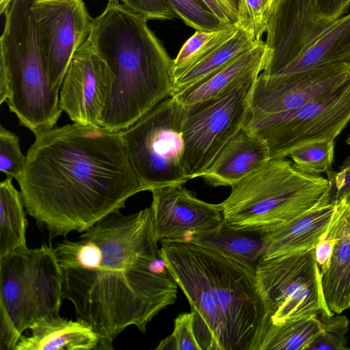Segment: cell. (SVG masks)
<instances>
[{
  "label": "cell",
  "instance_id": "29",
  "mask_svg": "<svg viewBox=\"0 0 350 350\" xmlns=\"http://www.w3.org/2000/svg\"><path fill=\"white\" fill-rule=\"evenodd\" d=\"M275 0H239L236 26L254 42L262 41Z\"/></svg>",
  "mask_w": 350,
  "mask_h": 350
},
{
  "label": "cell",
  "instance_id": "32",
  "mask_svg": "<svg viewBox=\"0 0 350 350\" xmlns=\"http://www.w3.org/2000/svg\"><path fill=\"white\" fill-rule=\"evenodd\" d=\"M26 161L20 148L18 137L0 126V171L16 179L21 174Z\"/></svg>",
  "mask_w": 350,
  "mask_h": 350
},
{
  "label": "cell",
  "instance_id": "34",
  "mask_svg": "<svg viewBox=\"0 0 350 350\" xmlns=\"http://www.w3.org/2000/svg\"><path fill=\"white\" fill-rule=\"evenodd\" d=\"M171 336L176 343V350H202L194 333L191 312L180 314L176 318Z\"/></svg>",
  "mask_w": 350,
  "mask_h": 350
},
{
  "label": "cell",
  "instance_id": "16",
  "mask_svg": "<svg viewBox=\"0 0 350 350\" xmlns=\"http://www.w3.org/2000/svg\"><path fill=\"white\" fill-rule=\"evenodd\" d=\"M183 185L151 190L152 225L159 242L185 239L214 231L224 222L222 206L198 198Z\"/></svg>",
  "mask_w": 350,
  "mask_h": 350
},
{
  "label": "cell",
  "instance_id": "12",
  "mask_svg": "<svg viewBox=\"0 0 350 350\" xmlns=\"http://www.w3.org/2000/svg\"><path fill=\"white\" fill-rule=\"evenodd\" d=\"M31 13L51 85L59 91L72 57L90 36L93 18L83 0H32Z\"/></svg>",
  "mask_w": 350,
  "mask_h": 350
},
{
  "label": "cell",
  "instance_id": "6",
  "mask_svg": "<svg viewBox=\"0 0 350 350\" xmlns=\"http://www.w3.org/2000/svg\"><path fill=\"white\" fill-rule=\"evenodd\" d=\"M221 202L224 224L265 231L310 210L322 199L329 181L299 170L286 158L270 159L231 186Z\"/></svg>",
  "mask_w": 350,
  "mask_h": 350
},
{
  "label": "cell",
  "instance_id": "28",
  "mask_svg": "<svg viewBox=\"0 0 350 350\" xmlns=\"http://www.w3.org/2000/svg\"><path fill=\"white\" fill-rule=\"evenodd\" d=\"M334 140L318 141L295 148L288 155L300 171L314 175L327 174L332 170Z\"/></svg>",
  "mask_w": 350,
  "mask_h": 350
},
{
  "label": "cell",
  "instance_id": "5",
  "mask_svg": "<svg viewBox=\"0 0 350 350\" xmlns=\"http://www.w3.org/2000/svg\"><path fill=\"white\" fill-rule=\"evenodd\" d=\"M32 0H12L0 38V104L35 136L55 126L63 111L51 85L35 33Z\"/></svg>",
  "mask_w": 350,
  "mask_h": 350
},
{
  "label": "cell",
  "instance_id": "8",
  "mask_svg": "<svg viewBox=\"0 0 350 350\" xmlns=\"http://www.w3.org/2000/svg\"><path fill=\"white\" fill-rule=\"evenodd\" d=\"M185 106L165 98L120 132L131 163L146 191L188 181L183 165Z\"/></svg>",
  "mask_w": 350,
  "mask_h": 350
},
{
  "label": "cell",
  "instance_id": "7",
  "mask_svg": "<svg viewBox=\"0 0 350 350\" xmlns=\"http://www.w3.org/2000/svg\"><path fill=\"white\" fill-rule=\"evenodd\" d=\"M64 299L62 273L51 243L0 257V349L14 350L34 322L59 314Z\"/></svg>",
  "mask_w": 350,
  "mask_h": 350
},
{
  "label": "cell",
  "instance_id": "1",
  "mask_svg": "<svg viewBox=\"0 0 350 350\" xmlns=\"http://www.w3.org/2000/svg\"><path fill=\"white\" fill-rule=\"evenodd\" d=\"M151 211L110 214L54 247L63 276L64 297L77 319L100 337V350L128 327L145 333L148 324L173 304L178 284L162 256Z\"/></svg>",
  "mask_w": 350,
  "mask_h": 350
},
{
  "label": "cell",
  "instance_id": "10",
  "mask_svg": "<svg viewBox=\"0 0 350 350\" xmlns=\"http://www.w3.org/2000/svg\"><path fill=\"white\" fill-rule=\"evenodd\" d=\"M349 122L350 80L299 108L250 116L246 125L265 141L271 159H280L286 158L298 146L335 140Z\"/></svg>",
  "mask_w": 350,
  "mask_h": 350
},
{
  "label": "cell",
  "instance_id": "11",
  "mask_svg": "<svg viewBox=\"0 0 350 350\" xmlns=\"http://www.w3.org/2000/svg\"><path fill=\"white\" fill-rule=\"evenodd\" d=\"M255 275L269 312L270 323L335 314L324 299L314 249L262 260Z\"/></svg>",
  "mask_w": 350,
  "mask_h": 350
},
{
  "label": "cell",
  "instance_id": "38",
  "mask_svg": "<svg viewBox=\"0 0 350 350\" xmlns=\"http://www.w3.org/2000/svg\"><path fill=\"white\" fill-rule=\"evenodd\" d=\"M225 25L234 24L229 13L219 0H200ZM235 25V24H234Z\"/></svg>",
  "mask_w": 350,
  "mask_h": 350
},
{
  "label": "cell",
  "instance_id": "23",
  "mask_svg": "<svg viewBox=\"0 0 350 350\" xmlns=\"http://www.w3.org/2000/svg\"><path fill=\"white\" fill-rule=\"evenodd\" d=\"M182 240L219 252L254 271L263 258L262 231L234 229L227 226L224 222L213 232Z\"/></svg>",
  "mask_w": 350,
  "mask_h": 350
},
{
  "label": "cell",
  "instance_id": "26",
  "mask_svg": "<svg viewBox=\"0 0 350 350\" xmlns=\"http://www.w3.org/2000/svg\"><path fill=\"white\" fill-rule=\"evenodd\" d=\"M323 331L318 316L301 317L280 324L269 323L258 350H307Z\"/></svg>",
  "mask_w": 350,
  "mask_h": 350
},
{
  "label": "cell",
  "instance_id": "25",
  "mask_svg": "<svg viewBox=\"0 0 350 350\" xmlns=\"http://www.w3.org/2000/svg\"><path fill=\"white\" fill-rule=\"evenodd\" d=\"M12 178L7 176L0 183V257L27 247L25 206Z\"/></svg>",
  "mask_w": 350,
  "mask_h": 350
},
{
  "label": "cell",
  "instance_id": "37",
  "mask_svg": "<svg viewBox=\"0 0 350 350\" xmlns=\"http://www.w3.org/2000/svg\"><path fill=\"white\" fill-rule=\"evenodd\" d=\"M335 242L334 234L329 228L325 237L314 248V256L321 274L327 269L329 265Z\"/></svg>",
  "mask_w": 350,
  "mask_h": 350
},
{
  "label": "cell",
  "instance_id": "17",
  "mask_svg": "<svg viewBox=\"0 0 350 350\" xmlns=\"http://www.w3.org/2000/svg\"><path fill=\"white\" fill-rule=\"evenodd\" d=\"M344 200L329 187L319 202L296 217L263 231L262 260L314 249L325 237Z\"/></svg>",
  "mask_w": 350,
  "mask_h": 350
},
{
  "label": "cell",
  "instance_id": "2",
  "mask_svg": "<svg viewBox=\"0 0 350 350\" xmlns=\"http://www.w3.org/2000/svg\"><path fill=\"white\" fill-rule=\"evenodd\" d=\"M35 137L16 181L25 211L50 239L83 232L146 191L120 132L74 122Z\"/></svg>",
  "mask_w": 350,
  "mask_h": 350
},
{
  "label": "cell",
  "instance_id": "14",
  "mask_svg": "<svg viewBox=\"0 0 350 350\" xmlns=\"http://www.w3.org/2000/svg\"><path fill=\"white\" fill-rule=\"evenodd\" d=\"M113 75L88 39L75 53L59 90V104L75 123L100 126Z\"/></svg>",
  "mask_w": 350,
  "mask_h": 350
},
{
  "label": "cell",
  "instance_id": "15",
  "mask_svg": "<svg viewBox=\"0 0 350 350\" xmlns=\"http://www.w3.org/2000/svg\"><path fill=\"white\" fill-rule=\"evenodd\" d=\"M334 21L318 15L314 0H275L266 31L267 60L261 73L273 75L287 66Z\"/></svg>",
  "mask_w": 350,
  "mask_h": 350
},
{
  "label": "cell",
  "instance_id": "18",
  "mask_svg": "<svg viewBox=\"0 0 350 350\" xmlns=\"http://www.w3.org/2000/svg\"><path fill=\"white\" fill-rule=\"evenodd\" d=\"M270 159L265 141L245 124L221 148L201 178L213 187H231Z\"/></svg>",
  "mask_w": 350,
  "mask_h": 350
},
{
  "label": "cell",
  "instance_id": "27",
  "mask_svg": "<svg viewBox=\"0 0 350 350\" xmlns=\"http://www.w3.org/2000/svg\"><path fill=\"white\" fill-rule=\"evenodd\" d=\"M237 29L238 27L233 24L215 31L196 30L183 44L176 58L173 59L174 77L232 36Z\"/></svg>",
  "mask_w": 350,
  "mask_h": 350
},
{
  "label": "cell",
  "instance_id": "13",
  "mask_svg": "<svg viewBox=\"0 0 350 350\" xmlns=\"http://www.w3.org/2000/svg\"><path fill=\"white\" fill-rule=\"evenodd\" d=\"M350 80V64L257 77L250 116L269 115L299 108Z\"/></svg>",
  "mask_w": 350,
  "mask_h": 350
},
{
  "label": "cell",
  "instance_id": "4",
  "mask_svg": "<svg viewBox=\"0 0 350 350\" xmlns=\"http://www.w3.org/2000/svg\"><path fill=\"white\" fill-rule=\"evenodd\" d=\"M147 21L118 2L93 18L89 40L113 75L100 118L107 130L126 129L172 94L173 59Z\"/></svg>",
  "mask_w": 350,
  "mask_h": 350
},
{
  "label": "cell",
  "instance_id": "21",
  "mask_svg": "<svg viewBox=\"0 0 350 350\" xmlns=\"http://www.w3.org/2000/svg\"><path fill=\"white\" fill-rule=\"evenodd\" d=\"M267 60V49L262 40L216 72L171 96L184 106L215 97L249 74L262 72Z\"/></svg>",
  "mask_w": 350,
  "mask_h": 350
},
{
  "label": "cell",
  "instance_id": "35",
  "mask_svg": "<svg viewBox=\"0 0 350 350\" xmlns=\"http://www.w3.org/2000/svg\"><path fill=\"white\" fill-rule=\"evenodd\" d=\"M326 174L334 199L347 201L350 198V155L343 161L338 172L332 169Z\"/></svg>",
  "mask_w": 350,
  "mask_h": 350
},
{
  "label": "cell",
  "instance_id": "42",
  "mask_svg": "<svg viewBox=\"0 0 350 350\" xmlns=\"http://www.w3.org/2000/svg\"><path fill=\"white\" fill-rule=\"evenodd\" d=\"M346 144L348 145H350V134L348 135V137L346 139Z\"/></svg>",
  "mask_w": 350,
  "mask_h": 350
},
{
  "label": "cell",
  "instance_id": "43",
  "mask_svg": "<svg viewBox=\"0 0 350 350\" xmlns=\"http://www.w3.org/2000/svg\"><path fill=\"white\" fill-rule=\"evenodd\" d=\"M345 202L350 205V198L347 201H345Z\"/></svg>",
  "mask_w": 350,
  "mask_h": 350
},
{
  "label": "cell",
  "instance_id": "20",
  "mask_svg": "<svg viewBox=\"0 0 350 350\" xmlns=\"http://www.w3.org/2000/svg\"><path fill=\"white\" fill-rule=\"evenodd\" d=\"M329 229L336 242L329 265L321 274V285L329 310L341 314L350 308V205L345 200Z\"/></svg>",
  "mask_w": 350,
  "mask_h": 350
},
{
  "label": "cell",
  "instance_id": "40",
  "mask_svg": "<svg viewBox=\"0 0 350 350\" xmlns=\"http://www.w3.org/2000/svg\"><path fill=\"white\" fill-rule=\"evenodd\" d=\"M157 350H176V343L171 334L162 340L156 347Z\"/></svg>",
  "mask_w": 350,
  "mask_h": 350
},
{
  "label": "cell",
  "instance_id": "36",
  "mask_svg": "<svg viewBox=\"0 0 350 350\" xmlns=\"http://www.w3.org/2000/svg\"><path fill=\"white\" fill-rule=\"evenodd\" d=\"M318 15L328 21H336L345 15L350 0H314Z\"/></svg>",
  "mask_w": 350,
  "mask_h": 350
},
{
  "label": "cell",
  "instance_id": "39",
  "mask_svg": "<svg viewBox=\"0 0 350 350\" xmlns=\"http://www.w3.org/2000/svg\"><path fill=\"white\" fill-rule=\"evenodd\" d=\"M231 16L233 22L237 21V13L239 0H219Z\"/></svg>",
  "mask_w": 350,
  "mask_h": 350
},
{
  "label": "cell",
  "instance_id": "9",
  "mask_svg": "<svg viewBox=\"0 0 350 350\" xmlns=\"http://www.w3.org/2000/svg\"><path fill=\"white\" fill-rule=\"evenodd\" d=\"M260 73H250L221 94L185 106L183 165L188 180L201 177L221 148L246 124Z\"/></svg>",
  "mask_w": 350,
  "mask_h": 350
},
{
  "label": "cell",
  "instance_id": "30",
  "mask_svg": "<svg viewBox=\"0 0 350 350\" xmlns=\"http://www.w3.org/2000/svg\"><path fill=\"white\" fill-rule=\"evenodd\" d=\"M165 1L178 18L196 30L215 31L228 26L225 25L200 0Z\"/></svg>",
  "mask_w": 350,
  "mask_h": 350
},
{
  "label": "cell",
  "instance_id": "41",
  "mask_svg": "<svg viewBox=\"0 0 350 350\" xmlns=\"http://www.w3.org/2000/svg\"><path fill=\"white\" fill-rule=\"evenodd\" d=\"M12 0H0V14L5 12Z\"/></svg>",
  "mask_w": 350,
  "mask_h": 350
},
{
  "label": "cell",
  "instance_id": "33",
  "mask_svg": "<svg viewBox=\"0 0 350 350\" xmlns=\"http://www.w3.org/2000/svg\"><path fill=\"white\" fill-rule=\"evenodd\" d=\"M108 2H118L147 21L172 20L178 17L165 0H108Z\"/></svg>",
  "mask_w": 350,
  "mask_h": 350
},
{
  "label": "cell",
  "instance_id": "19",
  "mask_svg": "<svg viewBox=\"0 0 350 350\" xmlns=\"http://www.w3.org/2000/svg\"><path fill=\"white\" fill-rule=\"evenodd\" d=\"M21 335L14 350H100V337L88 323L62 317L40 319Z\"/></svg>",
  "mask_w": 350,
  "mask_h": 350
},
{
  "label": "cell",
  "instance_id": "24",
  "mask_svg": "<svg viewBox=\"0 0 350 350\" xmlns=\"http://www.w3.org/2000/svg\"><path fill=\"white\" fill-rule=\"evenodd\" d=\"M260 42L253 41L242 29L238 27L232 36L174 76L172 96L216 72Z\"/></svg>",
  "mask_w": 350,
  "mask_h": 350
},
{
  "label": "cell",
  "instance_id": "31",
  "mask_svg": "<svg viewBox=\"0 0 350 350\" xmlns=\"http://www.w3.org/2000/svg\"><path fill=\"white\" fill-rule=\"evenodd\" d=\"M321 318L323 331L309 345L307 350H346L347 334L349 323L345 314Z\"/></svg>",
  "mask_w": 350,
  "mask_h": 350
},
{
  "label": "cell",
  "instance_id": "3",
  "mask_svg": "<svg viewBox=\"0 0 350 350\" xmlns=\"http://www.w3.org/2000/svg\"><path fill=\"white\" fill-rule=\"evenodd\" d=\"M161 251L193 317L202 350H258L270 323L255 271L216 250L185 240Z\"/></svg>",
  "mask_w": 350,
  "mask_h": 350
},
{
  "label": "cell",
  "instance_id": "22",
  "mask_svg": "<svg viewBox=\"0 0 350 350\" xmlns=\"http://www.w3.org/2000/svg\"><path fill=\"white\" fill-rule=\"evenodd\" d=\"M344 63L350 64V13L334 21L307 50L275 75Z\"/></svg>",
  "mask_w": 350,
  "mask_h": 350
}]
</instances>
